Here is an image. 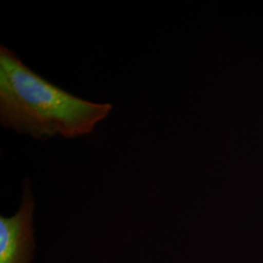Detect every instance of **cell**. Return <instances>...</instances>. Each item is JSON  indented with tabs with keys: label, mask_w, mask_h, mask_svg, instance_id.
<instances>
[{
	"label": "cell",
	"mask_w": 263,
	"mask_h": 263,
	"mask_svg": "<svg viewBox=\"0 0 263 263\" xmlns=\"http://www.w3.org/2000/svg\"><path fill=\"white\" fill-rule=\"evenodd\" d=\"M111 110L110 104L85 101L48 82L0 48V121L5 128L35 139H74L91 134Z\"/></svg>",
	"instance_id": "cell-1"
},
{
	"label": "cell",
	"mask_w": 263,
	"mask_h": 263,
	"mask_svg": "<svg viewBox=\"0 0 263 263\" xmlns=\"http://www.w3.org/2000/svg\"><path fill=\"white\" fill-rule=\"evenodd\" d=\"M34 200L27 186L18 212L0 216V263H31Z\"/></svg>",
	"instance_id": "cell-2"
}]
</instances>
